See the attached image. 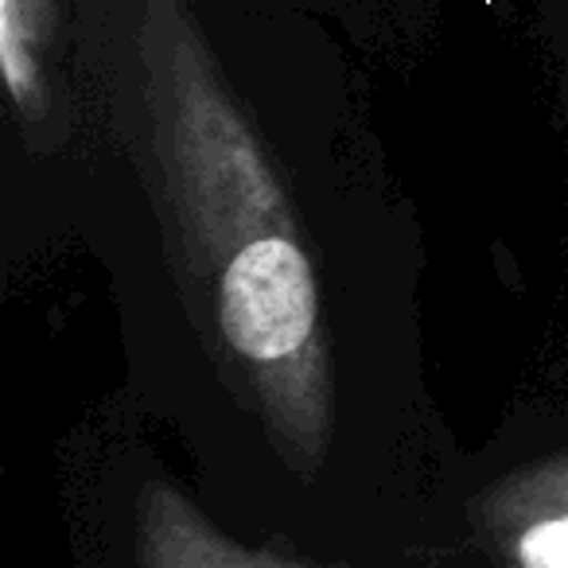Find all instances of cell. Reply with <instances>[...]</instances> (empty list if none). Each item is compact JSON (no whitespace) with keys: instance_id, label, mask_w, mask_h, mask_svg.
Wrapping results in <instances>:
<instances>
[{"instance_id":"1","label":"cell","mask_w":568,"mask_h":568,"mask_svg":"<svg viewBox=\"0 0 568 568\" xmlns=\"http://www.w3.org/2000/svg\"><path fill=\"white\" fill-rule=\"evenodd\" d=\"M144 102L183 250L211 281L214 324L276 444L316 475L332 440L320 284L296 219L180 0L141 20Z\"/></svg>"},{"instance_id":"2","label":"cell","mask_w":568,"mask_h":568,"mask_svg":"<svg viewBox=\"0 0 568 568\" xmlns=\"http://www.w3.org/2000/svg\"><path fill=\"white\" fill-rule=\"evenodd\" d=\"M483 526L514 568H568V452L503 483L483 503Z\"/></svg>"},{"instance_id":"3","label":"cell","mask_w":568,"mask_h":568,"mask_svg":"<svg viewBox=\"0 0 568 568\" xmlns=\"http://www.w3.org/2000/svg\"><path fill=\"white\" fill-rule=\"evenodd\" d=\"M136 552L141 568H296L245 552L160 479H149L136 495Z\"/></svg>"},{"instance_id":"4","label":"cell","mask_w":568,"mask_h":568,"mask_svg":"<svg viewBox=\"0 0 568 568\" xmlns=\"http://www.w3.org/2000/svg\"><path fill=\"white\" fill-rule=\"evenodd\" d=\"M40 20L43 0H0V67H4L12 102L24 113L43 105Z\"/></svg>"}]
</instances>
